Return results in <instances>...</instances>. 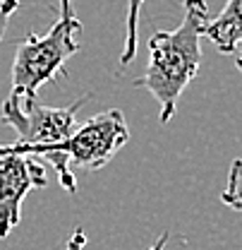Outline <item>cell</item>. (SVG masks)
Returning a JSON list of instances; mask_svg holds the SVG:
<instances>
[{"label": "cell", "instance_id": "5", "mask_svg": "<svg viewBox=\"0 0 242 250\" xmlns=\"http://www.w3.org/2000/svg\"><path fill=\"white\" fill-rule=\"evenodd\" d=\"M46 186V171L34 156L0 154V238H7L19 224L24 197Z\"/></svg>", "mask_w": 242, "mask_h": 250}, {"label": "cell", "instance_id": "11", "mask_svg": "<svg viewBox=\"0 0 242 250\" xmlns=\"http://www.w3.org/2000/svg\"><path fill=\"white\" fill-rule=\"evenodd\" d=\"M72 15H74L72 0H60V17H72Z\"/></svg>", "mask_w": 242, "mask_h": 250}, {"label": "cell", "instance_id": "9", "mask_svg": "<svg viewBox=\"0 0 242 250\" xmlns=\"http://www.w3.org/2000/svg\"><path fill=\"white\" fill-rule=\"evenodd\" d=\"M17 10H19V0H0V39H2V34L7 29L10 17H12Z\"/></svg>", "mask_w": 242, "mask_h": 250}, {"label": "cell", "instance_id": "12", "mask_svg": "<svg viewBox=\"0 0 242 250\" xmlns=\"http://www.w3.org/2000/svg\"><path fill=\"white\" fill-rule=\"evenodd\" d=\"M168 241H170V233L166 231V233H161V238H158V241H156V243H153V246H151L149 250H166Z\"/></svg>", "mask_w": 242, "mask_h": 250}, {"label": "cell", "instance_id": "10", "mask_svg": "<svg viewBox=\"0 0 242 250\" xmlns=\"http://www.w3.org/2000/svg\"><path fill=\"white\" fill-rule=\"evenodd\" d=\"M84 246H87V233H84V229H74L72 236L67 238L65 250H84Z\"/></svg>", "mask_w": 242, "mask_h": 250}, {"label": "cell", "instance_id": "8", "mask_svg": "<svg viewBox=\"0 0 242 250\" xmlns=\"http://www.w3.org/2000/svg\"><path fill=\"white\" fill-rule=\"evenodd\" d=\"M221 202L242 214V159H235L228 171V183L221 192Z\"/></svg>", "mask_w": 242, "mask_h": 250}, {"label": "cell", "instance_id": "6", "mask_svg": "<svg viewBox=\"0 0 242 250\" xmlns=\"http://www.w3.org/2000/svg\"><path fill=\"white\" fill-rule=\"evenodd\" d=\"M204 36L216 46L218 53L233 56L235 67L242 72V0H228L218 17H209Z\"/></svg>", "mask_w": 242, "mask_h": 250}, {"label": "cell", "instance_id": "4", "mask_svg": "<svg viewBox=\"0 0 242 250\" xmlns=\"http://www.w3.org/2000/svg\"><path fill=\"white\" fill-rule=\"evenodd\" d=\"M82 22L72 17H60L48 34H29L15 51L12 61V89L36 96V92L56 80L67 75L65 62L79 51Z\"/></svg>", "mask_w": 242, "mask_h": 250}, {"label": "cell", "instance_id": "3", "mask_svg": "<svg viewBox=\"0 0 242 250\" xmlns=\"http://www.w3.org/2000/svg\"><path fill=\"white\" fill-rule=\"evenodd\" d=\"M89 96L91 94H84L79 101H74L65 108H56V106H43L31 94L12 89L0 106V118H2V123H7L17 132V140L12 145H0V154L31 156L43 147H51V145L67 140L79 127L77 113L89 101Z\"/></svg>", "mask_w": 242, "mask_h": 250}, {"label": "cell", "instance_id": "7", "mask_svg": "<svg viewBox=\"0 0 242 250\" xmlns=\"http://www.w3.org/2000/svg\"><path fill=\"white\" fill-rule=\"evenodd\" d=\"M147 0H127V20H125V46L120 53V67H127L137 58V46H139V15Z\"/></svg>", "mask_w": 242, "mask_h": 250}, {"label": "cell", "instance_id": "1", "mask_svg": "<svg viewBox=\"0 0 242 250\" xmlns=\"http://www.w3.org/2000/svg\"><path fill=\"white\" fill-rule=\"evenodd\" d=\"M209 22L206 0H185L182 22L173 31H156L149 39V62L134 87H142L158 101L161 123H170L187 84L202 65V36Z\"/></svg>", "mask_w": 242, "mask_h": 250}, {"label": "cell", "instance_id": "2", "mask_svg": "<svg viewBox=\"0 0 242 250\" xmlns=\"http://www.w3.org/2000/svg\"><path fill=\"white\" fill-rule=\"evenodd\" d=\"M127 140H130V127H127L122 111L111 108V111L91 116L67 140L51 145V147H43L31 156L48 159L58 171V181L65 188V192L72 195L77 190L74 168H84V171L103 168L125 147Z\"/></svg>", "mask_w": 242, "mask_h": 250}]
</instances>
